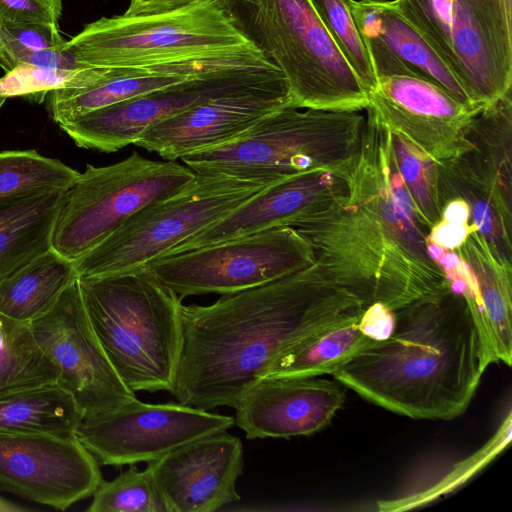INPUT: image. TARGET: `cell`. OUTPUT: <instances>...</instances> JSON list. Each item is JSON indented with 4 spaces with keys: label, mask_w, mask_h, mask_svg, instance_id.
I'll list each match as a JSON object with an SVG mask.
<instances>
[{
    "label": "cell",
    "mask_w": 512,
    "mask_h": 512,
    "mask_svg": "<svg viewBox=\"0 0 512 512\" xmlns=\"http://www.w3.org/2000/svg\"><path fill=\"white\" fill-rule=\"evenodd\" d=\"M375 302L316 259L272 282L182 305V348L171 394L188 406L235 408L288 349L360 319Z\"/></svg>",
    "instance_id": "cell-1"
},
{
    "label": "cell",
    "mask_w": 512,
    "mask_h": 512,
    "mask_svg": "<svg viewBox=\"0 0 512 512\" xmlns=\"http://www.w3.org/2000/svg\"><path fill=\"white\" fill-rule=\"evenodd\" d=\"M365 111L359 149L341 172L346 194L294 228L341 279L396 311L449 282L396 167L391 130Z\"/></svg>",
    "instance_id": "cell-2"
},
{
    "label": "cell",
    "mask_w": 512,
    "mask_h": 512,
    "mask_svg": "<svg viewBox=\"0 0 512 512\" xmlns=\"http://www.w3.org/2000/svg\"><path fill=\"white\" fill-rule=\"evenodd\" d=\"M491 363L496 360L482 315L449 284L396 310L392 333L331 375L396 414L452 420L466 411Z\"/></svg>",
    "instance_id": "cell-3"
},
{
    "label": "cell",
    "mask_w": 512,
    "mask_h": 512,
    "mask_svg": "<svg viewBox=\"0 0 512 512\" xmlns=\"http://www.w3.org/2000/svg\"><path fill=\"white\" fill-rule=\"evenodd\" d=\"M84 307L108 359L134 392L175 384L182 299L145 270L79 277Z\"/></svg>",
    "instance_id": "cell-4"
},
{
    "label": "cell",
    "mask_w": 512,
    "mask_h": 512,
    "mask_svg": "<svg viewBox=\"0 0 512 512\" xmlns=\"http://www.w3.org/2000/svg\"><path fill=\"white\" fill-rule=\"evenodd\" d=\"M234 27L283 74L290 106L363 111L369 93L310 0H214Z\"/></svg>",
    "instance_id": "cell-5"
},
{
    "label": "cell",
    "mask_w": 512,
    "mask_h": 512,
    "mask_svg": "<svg viewBox=\"0 0 512 512\" xmlns=\"http://www.w3.org/2000/svg\"><path fill=\"white\" fill-rule=\"evenodd\" d=\"M365 114L280 108L230 142L181 158L195 173L275 183L306 172L341 174L357 153Z\"/></svg>",
    "instance_id": "cell-6"
},
{
    "label": "cell",
    "mask_w": 512,
    "mask_h": 512,
    "mask_svg": "<svg viewBox=\"0 0 512 512\" xmlns=\"http://www.w3.org/2000/svg\"><path fill=\"white\" fill-rule=\"evenodd\" d=\"M66 48L86 67L124 68L238 54L256 47L214 0H208L171 12L100 18L66 41Z\"/></svg>",
    "instance_id": "cell-7"
},
{
    "label": "cell",
    "mask_w": 512,
    "mask_h": 512,
    "mask_svg": "<svg viewBox=\"0 0 512 512\" xmlns=\"http://www.w3.org/2000/svg\"><path fill=\"white\" fill-rule=\"evenodd\" d=\"M271 184L225 174L196 173L185 188L140 209L73 261L76 271L79 277H100L142 270Z\"/></svg>",
    "instance_id": "cell-8"
},
{
    "label": "cell",
    "mask_w": 512,
    "mask_h": 512,
    "mask_svg": "<svg viewBox=\"0 0 512 512\" xmlns=\"http://www.w3.org/2000/svg\"><path fill=\"white\" fill-rule=\"evenodd\" d=\"M459 81L486 107L511 93L512 14L501 0H393Z\"/></svg>",
    "instance_id": "cell-9"
},
{
    "label": "cell",
    "mask_w": 512,
    "mask_h": 512,
    "mask_svg": "<svg viewBox=\"0 0 512 512\" xmlns=\"http://www.w3.org/2000/svg\"><path fill=\"white\" fill-rule=\"evenodd\" d=\"M196 173L175 161H155L134 151L107 166L86 165L65 190L51 248L75 261L140 209L189 185Z\"/></svg>",
    "instance_id": "cell-10"
},
{
    "label": "cell",
    "mask_w": 512,
    "mask_h": 512,
    "mask_svg": "<svg viewBox=\"0 0 512 512\" xmlns=\"http://www.w3.org/2000/svg\"><path fill=\"white\" fill-rule=\"evenodd\" d=\"M316 261L310 241L294 227H276L164 256L143 270L181 299L232 294L303 270Z\"/></svg>",
    "instance_id": "cell-11"
},
{
    "label": "cell",
    "mask_w": 512,
    "mask_h": 512,
    "mask_svg": "<svg viewBox=\"0 0 512 512\" xmlns=\"http://www.w3.org/2000/svg\"><path fill=\"white\" fill-rule=\"evenodd\" d=\"M284 77L264 57L211 70L58 124L80 148L104 153L134 144L155 124L213 98Z\"/></svg>",
    "instance_id": "cell-12"
},
{
    "label": "cell",
    "mask_w": 512,
    "mask_h": 512,
    "mask_svg": "<svg viewBox=\"0 0 512 512\" xmlns=\"http://www.w3.org/2000/svg\"><path fill=\"white\" fill-rule=\"evenodd\" d=\"M234 418L181 403L149 404L137 398L83 417L76 437L105 466L155 461L191 441L227 431Z\"/></svg>",
    "instance_id": "cell-13"
},
{
    "label": "cell",
    "mask_w": 512,
    "mask_h": 512,
    "mask_svg": "<svg viewBox=\"0 0 512 512\" xmlns=\"http://www.w3.org/2000/svg\"><path fill=\"white\" fill-rule=\"evenodd\" d=\"M35 341L57 365V384L76 401L83 417L136 398L120 378L97 338L83 304L78 279L46 313L30 323Z\"/></svg>",
    "instance_id": "cell-14"
},
{
    "label": "cell",
    "mask_w": 512,
    "mask_h": 512,
    "mask_svg": "<svg viewBox=\"0 0 512 512\" xmlns=\"http://www.w3.org/2000/svg\"><path fill=\"white\" fill-rule=\"evenodd\" d=\"M99 463L76 436L0 433V492L57 510L94 493Z\"/></svg>",
    "instance_id": "cell-15"
},
{
    "label": "cell",
    "mask_w": 512,
    "mask_h": 512,
    "mask_svg": "<svg viewBox=\"0 0 512 512\" xmlns=\"http://www.w3.org/2000/svg\"><path fill=\"white\" fill-rule=\"evenodd\" d=\"M368 107L437 162L469 148L465 132L481 109L427 79L406 74L377 77Z\"/></svg>",
    "instance_id": "cell-16"
},
{
    "label": "cell",
    "mask_w": 512,
    "mask_h": 512,
    "mask_svg": "<svg viewBox=\"0 0 512 512\" xmlns=\"http://www.w3.org/2000/svg\"><path fill=\"white\" fill-rule=\"evenodd\" d=\"M286 106H290V98L282 77L195 105L150 127L134 144L175 161L230 142L266 115Z\"/></svg>",
    "instance_id": "cell-17"
},
{
    "label": "cell",
    "mask_w": 512,
    "mask_h": 512,
    "mask_svg": "<svg viewBox=\"0 0 512 512\" xmlns=\"http://www.w3.org/2000/svg\"><path fill=\"white\" fill-rule=\"evenodd\" d=\"M146 468L168 512H214L240 500L243 446L224 431L184 444Z\"/></svg>",
    "instance_id": "cell-18"
},
{
    "label": "cell",
    "mask_w": 512,
    "mask_h": 512,
    "mask_svg": "<svg viewBox=\"0 0 512 512\" xmlns=\"http://www.w3.org/2000/svg\"><path fill=\"white\" fill-rule=\"evenodd\" d=\"M345 402L344 386L319 377L263 378L235 406L234 425L248 439L310 435Z\"/></svg>",
    "instance_id": "cell-19"
},
{
    "label": "cell",
    "mask_w": 512,
    "mask_h": 512,
    "mask_svg": "<svg viewBox=\"0 0 512 512\" xmlns=\"http://www.w3.org/2000/svg\"><path fill=\"white\" fill-rule=\"evenodd\" d=\"M346 192L345 178L325 170L280 180L267 186L221 220L179 243L165 256L271 228L295 227L307 217L327 208Z\"/></svg>",
    "instance_id": "cell-20"
},
{
    "label": "cell",
    "mask_w": 512,
    "mask_h": 512,
    "mask_svg": "<svg viewBox=\"0 0 512 512\" xmlns=\"http://www.w3.org/2000/svg\"><path fill=\"white\" fill-rule=\"evenodd\" d=\"M350 8L376 77L418 76L442 87L461 102L478 107L424 38L400 14L393 0H350Z\"/></svg>",
    "instance_id": "cell-21"
},
{
    "label": "cell",
    "mask_w": 512,
    "mask_h": 512,
    "mask_svg": "<svg viewBox=\"0 0 512 512\" xmlns=\"http://www.w3.org/2000/svg\"><path fill=\"white\" fill-rule=\"evenodd\" d=\"M440 206L462 200L469 222L487 243L493 256L512 267V210L496 186L477 172L462 155L437 162Z\"/></svg>",
    "instance_id": "cell-22"
},
{
    "label": "cell",
    "mask_w": 512,
    "mask_h": 512,
    "mask_svg": "<svg viewBox=\"0 0 512 512\" xmlns=\"http://www.w3.org/2000/svg\"><path fill=\"white\" fill-rule=\"evenodd\" d=\"M475 284L496 363L512 360V267L501 264L474 229L456 249Z\"/></svg>",
    "instance_id": "cell-23"
},
{
    "label": "cell",
    "mask_w": 512,
    "mask_h": 512,
    "mask_svg": "<svg viewBox=\"0 0 512 512\" xmlns=\"http://www.w3.org/2000/svg\"><path fill=\"white\" fill-rule=\"evenodd\" d=\"M64 192L45 193L0 207V281L51 248Z\"/></svg>",
    "instance_id": "cell-24"
},
{
    "label": "cell",
    "mask_w": 512,
    "mask_h": 512,
    "mask_svg": "<svg viewBox=\"0 0 512 512\" xmlns=\"http://www.w3.org/2000/svg\"><path fill=\"white\" fill-rule=\"evenodd\" d=\"M78 278L74 262L50 248L0 281V313L30 323Z\"/></svg>",
    "instance_id": "cell-25"
},
{
    "label": "cell",
    "mask_w": 512,
    "mask_h": 512,
    "mask_svg": "<svg viewBox=\"0 0 512 512\" xmlns=\"http://www.w3.org/2000/svg\"><path fill=\"white\" fill-rule=\"evenodd\" d=\"M83 414L57 383L0 395V433L76 436Z\"/></svg>",
    "instance_id": "cell-26"
},
{
    "label": "cell",
    "mask_w": 512,
    "mask_h": 512,
    "mask_svg": "<svg viewBox=\"0 0 512 512\" xmlns=\"http://www.w3.org/2000/svg\"><path fill=\"white\" fill-rule=\"evenodd\" d=\"M465 138L469 148L461 154L511 201V93L481 108L469 122Z\"/></svg>",
    "instance_id": "cell-27"
},
{
    "label": "cell",
    "mask_w": 512,
    "mask_h": 512,
    "mask_svg": "<svg viewBox=\"0 0 512 512\" xmlns=\"http://www.w3.org/2000/svg\"><path fill=\"white\" fill-rule=\"evenodd\" d=\"M359 320L336 326L288 349L269 366L263 378L332 374L359 351L375 342L360 329Z\"/></svg>",
    "instance_id": "cell-28"
},
{
    "label": "cell",
    "mask_w": 512,
    "mask_h": 512,
    "mask_svg": "<svg viewBox=\"0 0 512 512\" xmlns=\"http://www.w3.org/2000/svg\"><path fill=\"white\" fill-rule=\"evenodd\" d=\"M60 370L35 341L29 323L0 313V395L57 383Z\"/></svg>",
    "instance_id": "cell-29"
},
{
    "label": "cell",
    "mask_w": 512,
    "mask_h": 512,
    "mask_svg": "<svg viewBox=\"0 0 512 512\" xmlns=\"http://www.w3.org/2000/svg\"><path fill=\"white\" fill-rule=\"evenodd\" d=\"M80 172L36 150L0 152V207L54 191H65Z\"/></svg>",
    "instance_id": "cell-30"
},
{
    "label": "cell",
    "mask_w": 512,
    "mask_h": 512,
    "mask_svg": "<svg viewBox=\"0 0 512 512\" xmlns=\"http://www.w3.org/2000/svg\"><path fill=\"white\" fill-rule=\"evenodd\" d=\"M390 130L396 167L417 216L430 229L441 219L437 161L401 133Z\"/></svg>",
    "instance_id": "cell-31"
},
{
    "label": "cell",
    "mask_w": 512,
    "mask_h": 512,
    "mask_svg": "<svg viewBox=\"0 0 512 512\" xmlns=\"http://www.w3.org/2000/svg\"><path fill=\"white\" fill-rule=\"evenodd\" d=\"M109 68L62 69L20 64L0 78V97H23L42 102L49 92L93 85Z\"/></svg>",
    "instance_id": "cell-32"
},
{
    "label": "cell",
    "mask_w": 512,
    "mask_h": 512,
    "mask_svg": "<svg viewBox=\"0 0 512 512\" xmlns=\"http://www.w3.org/2000/svg\"><path fill=\"white\" fill-rule=\"evenodd\" d=\"M339 52L370 94L377 84L367 46L351 13L350 0H310Z\"/></svg>",
    "instance_id": "cell-33"
},
{
    "label": "cell",
    "mask_w": 512,
    "mask_h": 512,
    "mask_svg": "<svg viewBox=\"0 0 512 512\" xmlns=\"http://www.w3.org/2000/svg\"><path fill=\"white\" fill-rule=\"evenodd\" d=\"M89 512H168L148 469L131 465L111 481L102 480Z\"/></svg>",
    "instance_id": "cell-34"
},
{
    "label": "cell",
    "mask_w": 512,
    "mask_h": 512,
    "mask_svg": "<svg viewBox=\"0 0 512 512\" xmlns=\"http://www.w3.org/2000/svg\"><path fill=\"white\" fill-rule=\"evenodd\" d=\"M66 42L57 24L23 22L0 25V68L5 73L19 65L26 55Z\"/></svg>",
    "instance_id": "cell-35"
},
{
    "label": "cell",
    "mask_w": 512,
    "mask_h": 512,
    "mask_svg": "<svg viewBox=\"0 0 512 512\" xmlns=\"http://www.w3.org/2000/svg\"><path fill=\"white\" fill-rule=\"evenodd\" d=\"M62 0H0V25L38 22L57 24Z\"/></svg>",
    "instance_id": "cell-36"
},
{
    "label": "cell",
    "mask_w": 512,
    "mask_h": 512,
    "mask_svg": "<svg viewBox=\"0 0 512 512\" xmlns=\"http://www.w3.org/2000/svg\"><path fill=\"white\" fill-rule=\"evenodd\" d=\"M360 329L375 341L386 339L395 326V311L382 303L369 306L359 320Z\"/></svg>",
    "instance_id": "cell-37"
},
{
    "label": "cell",
    "mask_w": 512,
    "mask_h": 512,
    "mask_svg": "<svg viewBox=\"0 0 512 512\" xmlns=\"http://www.w3.org/2000/svg\"><path fill=\"white\" fill-rule=\"evenodd\" d=\"M20 64L62 69L87 68L76 61L73 54L66 48V42L61 46L32 52L23 57Z\"/></svg>",
    "instance_id": "cell-38"
},
{
    "label": "cell",
    "mask_w": 512,
    "mask_h": 512,
    "mask_svg": "<svg viewBox=\"0 0 512 512\" xmlns=\"http://www.w3.org/2000/svg\"><path fill=\"white\" fill-rule=\"evenodd\" d=\"M208 0H130L126 15H149L171 12Z\"/></svg>",
    "instance_id": "cell-39"
},
{
    "label": "cell",
    "mask_w": 512,
    "mask_h": 512,
    "mask_svg": "<svg viewBox=\"0 0 512 512\" xmlns=\"http://www.w3.org/2000/svg\"><path fill=\"white\" fill-rule=\"evenodd\" d=\"M26 510L30 509L0 496V512H20Z\"/></svg>",
    "instance_id": "cell-40"
},
{
    "label": "cell",
    "mask_w": 512,
    "mask_h": 512,
    "mask_svg": "<svg viewBox=\"0 0 512 512\" xmlns=\"http://www.w3.org/2000/svg\"><path fill=\"white\" fill-rule=\"evenodd\" d=\"M507 12L512 14V0H501Z\"/></svg>",
    "instance_id": "cell-41"
},
{
    "label": "cell",
    "mask_w": 512,
    "mask_h": 512,
    "mask_svg": "<svg viewBox=\"0 0 512 512\" xmlns=\"http://www.w3.org/2000/svg\"><path fill=\"white\" fill-rule=\"evenodd\" d=\"M5 101H6V98L0 97V109L3 106V104L5 103Z\"/></svg>",
    "instance_id": "cell-42"
}]
</instances>
